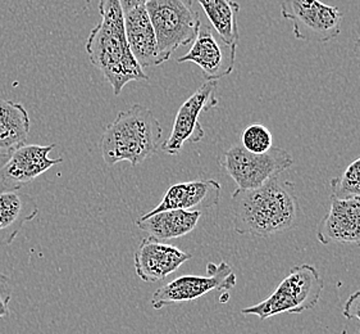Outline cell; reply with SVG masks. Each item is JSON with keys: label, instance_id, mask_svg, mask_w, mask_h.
Returning <instances> with one entry per match:
<instances>
[{"label": "cell", "instance_id": "6da1fadb", "mask_svg": "<svg viewBox=\"0 0 360 334\" xmlns=\"http://www.w3.org/2000/svg\"><path fill=\"white\" fill-rule=\"evenodd\" d=\"M235 230L268 238L294 229L299 218L295 184L274 178L259 188L238 189L231 197Z\"/></svg>", "mask_w": 360, "mask_h": 334}, {"label": "cell", "instance_id": "7a4b0ae2", "mask_svg": "<svg viewBox=\"0 0 360 334\" xmlns=\"http://www.w3.org/2000/svg\"><path fill=\"white\" fill-rule=\"evenodd\" d=\"M98 3L101 21L89 34L85 49L90 62L118 97L131 81H148L149 78L131 54L120 0H98Z\"/></svg>", "mask_w": 360, "mask_h": 334}, {"label": "cell", "instance_id": "3957f363", "mask_svg": "<svg viewBox=\"0 0 360 334\" xmlns=\"http://www.w3.org/2000/svg\"><path fill=\"white\" fill-rule=\"evenodd\" d=\"M160 139L162 128L152 111L134 104L118 112L115 121L105 126L101 135V156L109 166L123 161L137 166L157 153Z\"/></svg>", "mask_w": 360, "mask_h": 334}, {"label": "cell", "instance_id": "277c9868", "mask_svg": "<svg viewBox=\"0 0 360 334\" xmlns=\"http://www.w3.org/2000/svg\"><path fill=\"white\" fill-rule=\"evenodd\" d=\"M324 282L313 265L303 264L290 270L277 290L257 305L241 310L243 315H255L266 320L281 314L309 311L318 305Z\"/></svg>", "mask_w": 360, "mask_h": 334}, {"label": "cell", "instance_id": "5b68a950", "mask_svg": "<svg viewBox=\"0 0 360 334\" xmlns=\"http://www.w3.org/2000/svg\"><path fill=\"white\" fill-rule=\"evenodd\" d=\"M145 8L158 42L160 65L198 37L202 20L193 0H149Z\"/></svg>", "mask_w": 360, "mask_h": 334}, {"label": "cell", "instance_id": "8992f818", "mask_svg": "<svg viewBox=\"0 0 360 334\" xmlns=\"http://www.w3.org/2000/svg\"><path fill=\"white\" fill-rule=\"evenodd\" d=\"M218 163L238 189H255L278 178L294 165V159L282 148L272 147L266 153H252L240 143L224 151Z\"/></svg>", "mask_w": 360, "mask_h": 334}, {"label": "cell", "instance_id": "52a82bcc", "mask_svg": "<svg viewBox=\"0 0 360 334\" xmlns=\"http://www.w3.org/2000/svg\"><path fill=\"white\" fill-rule=\"evenodd\" d=\"M281 15L292 22L294 37L308 43H327L339 37L344 20L339 8L321 0H282Z\"/></svg>", "mask_w": 360, "mask_h": 334}, {"label": "cell", "instance_id": "ba28073f", "mask_svg": "<svg viewBox=\"0 0 360 334\" xmlns=\"http://www.w3.org/2000/svg\"><path fill=\"white\" fill-rule=\"evenodd\" d=\"M207 273V276H179L171 283L159 287L150 299L153 309L160 310L166 306L195 301L214 290L229 292L236 285V274L226 261L221 262L219 265L209 262Z\"/></svg>", "mask_w": 360, "mask_h": 334}, {"label": "cell", "instance_id": "9c48e42d", "mask_svg": "<svg viewBox=\"0 0 360 334\" xmlns=\"http://www.w3.org/2000/svg\"><path fill=\"white\" fill-rule=\"evenodd\" d=\"M56 144H22L7 153H0V193L22 190L51 167L62 163V159H51Z\"/></svg>", "mask_w": 360, "mask_h": 334}, {"label": "cell", "instance_id": "30bf717a", "mask_svg": "<svg viewBox=\"0 0 360 334\" xmlns=\"http://www.w3.org/2000/svg\"><path fill=\"white\" fill-rule=\"evenodd\" d=\"M217 81H205L196 89L194 94L182 103L177 111L169 137L160 146L163 152L176 156L181 152L185 143H198L205 137L199 117L202 112L217 107Z\"/></svg>", "mask_w": 360, "mask_h": 334}, {"label": "cell", "instance_id": "8fae6325", "mask_svg": "<svg viewBox=\"0 0 360 334\" xmlns=\"http://www.w3.org/2000/svg\"><path fill=\"white\" fill-rule=\"evenodd\" d=\"M236 49V45L224 44L214 35L212 27L202 25L190 51L177 58V62H193L202 68L207 81H217L229 76L233 71Z\"/></svg>", "mask_w": 360, "mask_h": 334}, {"label": "cell", "instance_id": "7c38bea8", "mask_svg": "<svg viewBox=\"0 0 360 334\" xmlns=\"http://www.w3.org/2000/svg\"><path fill=\"white\" fill-rule=\"evenodd\" d=\"M317 240L323 246H360V198L331 197L330 210L317 226Z\"/></svg>", "mask_w": 360, "mask_h": 334}, {"label": "cell", "instance_id": "4fadbf2b", "mask_svg": "<svg viewBox=\"0 0 360 334\" xmlns=\"http://www.w3.org/2000/svg\"><path fill=\"white\" fill-rule=\"evenodd\" d=\"M190 259L191 254L180 248L149 237L143 240L134 254V266L143 282L155 283L165 280Z\"/></svg>", "mask_w": 360, "mask_h": 334}, {"label": "cell", "instance_id": "5bb4252c", "mask_svg": "<svg viewBox=\"0 0 360 334\" xmlns=\"http://www.w3.org/2000/svg\"><path fill=\"white\" fill-rule=\"evenodd\" d=\"M221 190V184L213 179L174 184L168 188L160 204L154 210L149 211L148 215L168 210L202 211L212 209L219 204Z\"/></svg>", "mask_w": 360, "mask_h": 334}, {"label": "cell", "instance_id": "9a60e30c", "mask_svg": "<svg viewBox=\"0 0 360 334\" xmlns=\"http://www.w3.org/2000/svg\"><path fill=\"white\" fill-rule=\"evenodd\" d=\"M124 30L131 54L143 70L160 66L158 42L146 8L140 7L124 13Z\"/></svg>", "mask_w": 360, "mask_h": 334}, {"label": "cell", "instance_id": "2e32d148", "mask_svg": "<svg viewBox=\"0 0 360 334\" xmlns=\"http://www.w3.org/2000/svg\"><path fill=\"white\" fill-rule=\"evenodd\" d=\"M39 206L22 190L0 193V246H11L22 228L37 218Z\"/></svg>", "mask_w": 360, "mask_h": 334}, {"label": "cell", "instance_id": "e0dca14e", "mask_svg": "<svg viewBox=\"0 0 360 334\" xmlns=\"http://www.w3.org/2000/svg\"><path fill=\"white\" fill-rule=\"evenodd\" d=\"M202 211L168 210L148 215L139 218L136 225L140 230L146 232L159 242L177 240L193 232Z\"/></svg>", "mask_w": 360, "mask_h": 334}, {"label": "cell", "instance_id": "ac0fdd59", "mask_svg": "<svg viewBox=\"0 0 360 334\" xmlns=\"http://www.w3.org/2000/svg\"><path fill=\"white\" fill-rule=\"evenodd\" d=\"M30 126L29 112L21 103L0 99V153L25 144Z\"/></svg>", "mask_w": 360, "mask_h": 334}, {"label": "cell", "instance_id": "d6986e66", "mask_svg": "<svg viewBox=\"0 0 360 334\" xmlns=\"http://www.w3.org/2000/svg\"><path fill=\"white\" fill-rule=\"evenodd\" d=\"M208 17L218 37L227 45H238V16L240 6L235 0H193Z\"/></svg>", "mask_w": 360, "mask_h": 334}, {"label": "cell", "instance_id": "ffe728a7", "mask_svg": "<svg viewBox=\"0 0 360 334\" xmlns=\"http://www.w3.org/2000/svg\"><path fill=\"white\" fill-rule=\"evenodd\" d=\"M335 198H360V157L330 182Z\"/></svg>", "mask_w": 360, "mask_h": 334}, {"label": "cell", "instance_id": "44dd1931", "mask_svg": "<svg viewBox=\"0 0 360 334\" xmlns=\"http://www.w3.org/2000/svg\"><path fill=\"white\" fill-rule=\"evenodd\" d=\"M241 146L252 153H266L274 147V137L262 124L249 125L241 135Z\"/></svg>", "mask_w": 360, "mask_h": 334}, {"label": "cell", "instance_id": "7402d4cb", "mask_svg": "<svg viewBox=\"0 0 360 334\" xmlns=\"http://www.w3.org/2000/svg\"><path fill=\"white\" fill-rule=\"evenodd\" d=\"M11 298H12L11 279L4 274H0V318H4L11 314L9 310Z\"/></svg>", "mask_w": 360, "mask_h": 334}, {"label": "cell", "instance_id": "603a6c76", "mask_svg": "<svg viewBox=\"0 0 360 334\" xmlns=\"http://www.w3.org/2000/svg\"><path fill=\"white\" fill-rule=\"evenodd\" d=\"M342 315L346 319H356L360 321V291L354 292L353 295L347 298Z\"/></svg>", "mask_w": 360, "mask_h": 334}, {"label": "cell", "instance_id": "cb8c5ba5", "mask_svg": "<svg viewBox=\"0 0 360 334\" xmlns=\"http://www.w3.org/2000/svg\"><path fill=\"white\" fill-rule=\"evenodd\" d=\"M149 0H120V4L122 8L123 15L130 12L132 9H136V8L145 7L146 3Z\"/></svg>", "mask_w": 360, "mask_h": 334}, {"label": "cell", "instance_id": "d4e9b609", "mask_svg": "<svg viewBox=\"0 0 360 334\" xmlns=\"http://www.w3.org/2000/svg\"><path fill=\"white\" fill-rule=\"evenodd\" d=\"M354 56H355V59H356V63L360 67V37L355 42V45H354Z\"/></svg>", "mask_w": 360, "mask_h": 334}, {"label": "cell", "instance_id": "484cf974", "mask_svg": "<svg viewBox=\"0 0 360 334\" xmlns=\"http://www.w3.org/2000/svg\"><path fill=\"white\" fill-rule=\"evenodd\" d=\"M359 247H360V246H359Z\"/></svg>", "mask_w": 360, "mask_h": 334}]
</instances>
